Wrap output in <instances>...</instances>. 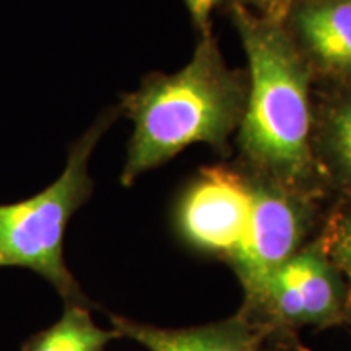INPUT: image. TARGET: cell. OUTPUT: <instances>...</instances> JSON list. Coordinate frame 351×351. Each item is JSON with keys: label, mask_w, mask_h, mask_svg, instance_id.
Segmentation results:
<instances>
[{"label": "cell", "mask_w": 351, "mask_h": 351, "mask_svg": "<svg viewBox=\"0 0 351 351\" xmlns=\"http://www.w3.org/2000/svg\"><path fill=\"white\" fill-rule=\"evenodd\" d=\"M231 19L249 65L247 101L238 142L263 181L302 191L314 174L311 73L287 23L263 19L238 0Z\"/></svg>", "instance_id": "6da1fadb"}, {"label": "cell", "mask_w": 351, "mask_h": 351, "mask_svg": "<svg viewBox=\"0 0 351 351\" xmlns=\"http://www.w3.org/2000/svg\"><path fill=\"white\" fill-rule=\"evenodd\" d=\"M247 88L223 60L212 33L199 39L191 62L179 72L147 77L122 99V112L134 122L121 181L165 165L194 143L225 150L243 122Z\"/></svg>", "instance_id": "7a4b0ae2"}, {"label": "cell", "mask_w": 351, "mask_h": 351, "mask_svg": "<svg viewBox=\"0 0 351 351\" xmlns=\"http://www.w3.org/2000/svg\"><path fill=\"white\" fill-rule=\"evenodd\" d=\"M121 112V106L108 109L73 142L56 182L29 199L0 205V267H25L44 276L65 304L95 307L65 263L64 238L70 218L93 192L91 153Z\"/></svg>", "instance_id": "3957f363"}, {"label": "cell", "mask_w": 351, "mask_h": 351, "mask_svg": "<svg viewBox=\"0 0 351 351\" xmlns=\"http://www.w3.org/2000/svg\"><path fill=\"white\" fill-rule=\"evenodd\" d=\"M309 226V207L300 191L270 181H254L247 230L228 262L244 289V306L252 313L274 275L301 251Z\"/></svg>", "instance_id": "277c9868"}, {"label": "cell", "mask_w": 351, "mask_h": 351, "mask_svg": "<svg viewBox=\"0 0 351 351\" xmlns=\"http://www.w3.org/2000/svg\"><path fill=\"white\" fill-rule=\"evenodd\" d=\"M346 288L320 243L302 247L274 275L252 313L275 332L345 324Z\"/></svg>", "instance_id": "5b68a950"}, {"label": "cell", "mask_w": 351, "mask_h": 351, "mask_svg": "<svg viewBox=\"0 0 351 351\" xmlns=\"http://www.w3.org/2000/svg\"><path fill=\"white\" fill-rule=\"evenodd\" d=\"M254 181L225 166L205 168L176 208L179 234L197 251L230 261L247 230Z\"/></svg>", "instance_id": "8992f818"}, {"label": "cell", "mask_w": 351, "mask_h": 351, "mask_svg": "<svg viewBox=\"0 0 351 351\" xmlns=\"http://www.w3.org/2000/svg\"><path fill=\"white\" fill-rule=\"evenodd\" d=\"M287 28L311 70L351 86V0H296Z\"/></svg>", "instance_id": "52a82bcc"}, {"label": "cell", "mask_w": 351, "mask_h": 351, "mask_svg": "<svg viewBox=\"0 0 351 351\" xmlns=\"http://www.w3.org/2000/svg\"><path fill=\"white\" fill-rule=\"evenodd\" d=\"M109 322L121 337L148 351H262L275 333L270 324L243 309L219 322L187 328H161L116 314H109Z\"/></svg>", "instance_id": "ba28073f"}, {"label": "cell", "mask_w": 351, "mask_h": 351, "mask_svg": "<svg viewBox=\"0 0 351 351\" xmlns=\"http://www.w3.org/2000/svg\"><path fill=\"white\" fill-rule=\"evenodd\" d=\"M121 339L114 328H101L91 319V309L65 304L54 326L29 337L21 351H106L112 340Z\"/></svg>", "instance_id": "9c48e42d"}, {"label": "cell", "mask_w": 351, "mask_h": 351, "mask_svg": "<svg viewBox=\"0 0 351 351\" xmlns=\"http://www.w3.org/2000/svg\"><path fill=\"white\" fill-rule=\"evenodd\" d=\"M320 143L328 169L351 194V93L328 111Z\"/></svg>", "instance_id": "30bf717a"}, {"label": "cell", "mask_w": 351, "mask_h": 351, "mask_svg": "<svg viewBox=\"0 0 351 351\" xmlns=\"http://www.w3.org/2000/svg\"><path fill=\"white\" fill-rule=\"evenodd\" d=\"M320 245L340 274L351 282V213L333 223Z\"/></svg>", "instance_id": "8fae6325"}, {"label": "cell", "mask_w": 351, "mask_h": 351, "mask_svg": "<svg viewBox=\"0 0 351 351\" xmlns=\"http://www.w3.org/2000/svg\"><path fill=\"white\" fill-rule=\"evenodd\" d=\"M238 2L263 19L287 23L289 10L295 5L296 0H238Z\"/></svg>", "instance_id": "7c38bea8"}, {"label": "cell", "mask_w": 351, "mask_h": 351, "mask_svg": "<svg viewBox=\"0 0 351 351\" xmlns=\"http://www.w3.org/2000/svg\"><path fill=\"white\" fill-rule=\"evenodd\" d=\"M223 0H184L186 3L189 15L194 26L199 32L200 38L205 34H210V20H212V13Z\"/></svg>", "instance_id": "4fadbf2b"}, {"label": "cell", "mask_w": 351, "mask_h": 351, "mask_svg": "<svg viewBox=\"0 0 351 351\" xmlns=\"http://www.w3.org/2000/svg\"><path fill=\"white\" fill-rule=\"evenodd\" d=\"M345 322L351 324V282H350V288L346 289V302H345Z\"/></svg>", "instance_id": "5bb4252c"}]
</instances>
